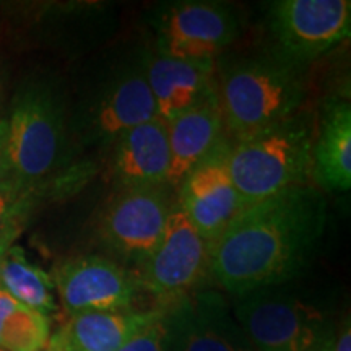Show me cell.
Returning a JSON list of instances; mask_svg holds the SVG:
<instances>
[{
	"label": "cell",
	"instance_id": "6da1fadb",
	"mask_svg": "<svg viewBox=\"0 0 351 351\" xmlns=\"http://www.w3.org/2000/svg\"><path fill=\"white\" fill-rule=\"evenodd\" d=\"M327 218V202L311 184L249 205L210 244L208 276L238 298L291 282L317 256Z\"/></svg>",
	"mask_w": 351,
	"mask_h": 351
},
{
	"label": "cell",
	"instance_id": "7a4b0ae2",
	"mask_svg": "<svg viewBox=\"0 0 351 351\" xmlns=\"http://www.w3.org/2000/svg\"><path fill=\"white\" fill-rule=\"evenodd\" d=\"M215 86L225 130L234 142L295 119L306 99L301 69L271 51L218 59Z\"/></svg>",
	"mask_w": 351,
	"mask_h": 351
},
{
	"label": "cell",
	"instance_id": "3957f363",
	"mask_svg": "<svg viewBox=\"0 0 351 351\" xmlns=\"http://www.w3.org/2000/svg\"><path fill=\"white\" fill-rule=\"evenodd\" d=\"M148 49L101 59L69 112V132L85 147H111L132 127L156 117L147 80Z\"/></svg>",
	"mask_w": 351,
	"mask_h": 351
},
{
	"label": "cell",
	"instance_id": "277c9868",
	"mask_svg": "<svg viewBox=\"0 0 351 351\" xmlns=\"http://www.w3.org/2000/svg\"><path fill=\"white\" fill-rule=\"evenodd\" d=\"M5 119L13 181L34 191L59 168L67 148V101L52 78H26Z\"/></svg>",
	"mask_w": 351,
	"mask_h": 351
},
{
	"label": "cell",
	"instance_id": "5b68a950",
	"mask_svg": "<svg viewBox=\"0 0 351 351\" xmlns=\"http://www.w3.org/2000/svg\"><path fill=\"white\" fill-rule=\"evenodd\" d=\"M228 171L249 205L309 184L313 176L309 127L295 117L274 129L232 142L228 152Z\"/></svg>",
	"mask_w": 351,
	"mask_h": 351
},
{
	"label": "cell",
	"instance_id": "8992f818",
	"mask_svg": "<svg viewBox=\"0 0 351 351\" xmlns=\"http://www.w3.org/2000/svg\"><path fill=\"white\" fill-rule=\"evenodd\" d=\"M232 314L256 351H324L335 327L320 307L276 287L239 296Z\"/></svg>",
	"mask_w": 351,
	"mask_h": 351
},
{
	"label": "cell",
	"instance_id": "52a82bcc",
	"mask_svg": "<svg viewBox=\"0 0 351 351\" xmlns=\"http://www.w3.org/2000/svg\"><path fill=\"white\" fill-rule=\"evenodd\" d=\"M271 52L304 69L350 38V0H276L269 8Z\"/></svg>",
	"mask_w": 351,
	"mask_h": 351
},
{
	"label": "cell",
	"instance_id": "ba28073f",
	"mask_svg": "<svg viewBox=\"0 0 351 351\" xmlns=\"http://www.w3.org/2000/svg\"><path fill=\"white\" fill-rule=\"evenodd\" d=\"M156 54L192 62H217L241 33V16L228 3L174 2L152 20Z\"/></svg>",
	"mask_w": 351,
	"mask_h": 351
},
{
	"label": "cell",
	"instance_id": "9c48e42d",
	"mask_svg": "<svg viewBox=\"0 0 351 351\" xmlns=\"http://www.w3.org/2000/svg\"><path fill=\"white\" fill-rule=\"evenodd\" d=\"M210 243L192 226L178 204L169 215L165 234L150 256L137 267L142 291L165 307L199 289L208 276Z\"/></svg>",
	"mask_w": 351,
	"mask_h": 351
},
{
	"label": "cell",
	"instance_id": "30bf717a",
	"mask_svg": "<svg viewBox=\"0 0 351 351\" xmlns=\"http://www.w3.org/2000/svg\"><path fill=\"white\" fill-rule=\"evenodd\" d=\"M169 186L121 187L98 223L101 243L124 261L140 265L163 238L176 207Z\"/></svg>",
	"mask_w": 351,
	"mask_h": 351
},
{
	"label": "cell",
	"instance_id": "8fae6325",
	"mask_svg": "<svg viewBox=\"0 0 351 351\" xmlns=\"http://www.w3.org/2000/svg\"><path fill=\"white\" fill-rule=\"evenodd\" d=\"M161 309L168 351H256L217 291L195 289Z\"/></svg>",
	"mask_w": 351,
	"mask_h": 351
},
{
	"label": "cell",
	"instance_id": "7c38bea8",
	"mask_svg": "<svg viewBox=\"0 0 351 351\" xmlns=\"http://www.w3.org/2000/svg\"><path fill=\"white\" fill-rule=\"evenodd\" d=\"M52 282L69 315L129 311L142 291L134 271L103 256L69 258L56 267Z\"/></svg>",
	"mask_w": 351,
	"mask_h": 351
},
{
	"label": "cell",
	"instance_id": "4fadbf2b",
	"mask_svg": "<svg viewBox=\"0 0 351 351\" xmlns=\"http://www.w3.org/2000/svg\"><path fill=\"white\" fill-rule=\"evenodd\" d=\"M230 145L223 140L178 187L179 210L210 244L249 207L228 171Z\"/></svg>",
	"mask_w": 351,
	"mask_h": 351
},
{
	"label": "cell",
	"instance_id": "5bb4252c",
	"mask_svg": "<svg viewBox=\"0 0 351 351\" xmlns=\"http://www.w3.org/2000/svg\"><path fill=\"white\" fill-rule=\"evenodd\" d=\"M166 125L171 155L166 184L174 189L181 186L186 176L225 140L226 130L217 86L213 93L178 114Z\"/></svg>",
	"mask_w": 351,
	"mask_h": 351
},
{
	"label": "cell",
	"instance_id": "9a60e30c",
	"mask_svg": "<svg viewBox=\"0 0 351 351\" xmlns=\"http://www.w3.org/2000/svg\"><path fill=\"white\" fill-rule=\"evenodd\" d=\"M112 176L121 187L168 186V125L160 117L125 130L111 145Z\"/></svg>",
	"mask_w": 351,
	"mask_h": 351
},
{
	"label": "cell",
	"instance_id": "2e32d148",
	"mask_svg": "<svg viewBox=\"0 0 351 351\" xmlns=\"http://www.w3.org/2000/svg\"><path fill=\"white\" fill-rule=\"evenodd\" d=\"M147 80L156 116L173 119L215 91V62H192L148 52Z\"/></svg>",
	"mask_w": 351,
	"mask_h": 351
},
{
	"label": "cell",
	"instance_id": "e0dca14e",
	"mask_svg": "<svg viewBox=\"0 0 351 351\" xmlns=\"http://www.w3.org/2000/svg\"><path fill=\"white\" fill-rule=\"evenodd\" d=\"M160 307L147 311H111L70 315L51 335L49 351H119L140 328L160 314Z\"/></svg>",
	"mask_w": 351,
	"mask_h": 351
},
{
	"label": "cell",
	"instance_id": "ac0fdd59",
	"mask_svg": "<svg viewBox=\"0 0 351 351\" xmlns=\"http://www.w3.org/2000/svg\"><path fill=\"white\" fill-rule=\"evenodd\" d=\"M313 174L333 192L351 187V106L345 98L327 99L317 140L313 142Z\"/></svg>",
	"mask_w": 351,
	"mask_h": 351
},
{
	"label": "cell",
	"instance_id": "d6986e66",
	"mask_svg": "<svg viewBox=\"0 0 351 351\" xmlns=\"http://www.w3.org/2000/svg\"><path fill=\"white\" fill-rule=\"evenodd\" d=\"M0 289L20 304L44 315L57 309L52 276L29 262L20 245L13 244L5 254L0 271Z\"/></svg>",
	"mask_w": 351,
	"mask_h": 351
},
{
	"label": "cell",
	"instance_id": "ffe728a7",
	"mask_svg": "<svg viewBox=\"0 0 351 351\" xmlns=\"http://www.w3.org/2000/svg\"><path fill=\"white\" fill-rule=\"evenodd\" d=\"M51 339L47 315L16 302L0 322V348L5 351H44Z\"/></svg>",
	"mask_w": 351,
	"mask_h": 351
},
{
	"label": "cell",
	"instance_id": "44dd1931",
	"mask_svg": "<svg viewBox=\"0 0 351 351\" xmlns=\"http://www.w3.org/2000/svg\"><path fill=\"white\" fill-rule=\"evenodd\" d=\"M33 204V191L15 181L0 186V241L19 238Z\"/></svg>",
	"mask_w": 351,
	"mask_h": 351
},
{
	"label": "cell",
	"instance_id": "7402d4cb",
	"mask_svg": "<svg viewBox=\"0 0 351 351\" xmlns=\"http://www.w3.org/2000/svg\"><path fill=\"white\" fill-rule=\"evenodd\" d=\"M161 309V307H160ZM119 351H168L166 340V327L163 320V309L152 322L140 328L137 333L130 337Z\"/></svg>",
	"mask_w": 351,
	"mask_h": 351
},
{
	"label": "cell",
	"instance_id": "603a6c76",
	"mask_svg": "<svg viewBox=\"0 0 351 351\" xmlns=\"http://www.w3.org/2000/svg\"><path fill=\"white\" fill-rule=\"evenodd\" d=\"M324 351H351V322L348 314L335 324Z\"/></svg>",
	"mask_w": 351,
	"mask_h": 351
},
{
	"label": "cell",
	"instance_id": "cb8c5ba5",
	"mask_svg": "<svg viewBox=\"0 0 351 351\" xmlns=\"http://www.w3.org/2000/svg\"><path fill=\"white\" fill-rule=\"evenodd\" d=\"M13 181L10 155H8L7 119L0 117V186Z\"/></svg>",
	"mask_w": 351,
	"mask_h": 351
},
{
	"label": "cell",
	"instance_id": "d4e9b609",
	"mask_svg": "<svg viewBox=\"0 0 351 351\" xmlns=\"http://www.w3.org/2000/svg\"><path fill=\"white\" fill-rule=\"evenodd\" d=\"M16 238H5L0 241V271H2V263H3V258H5V254L8 249L12 247L13 243H15Z\"/></svg>",
	"mask_w": 351,
	"mask_h": 351
},
{
	"label": "cell",
	"instance_id": "484cf974",
	"mask_svg": "<svg viewBox=\"0 0 351 351\" xmlns=\"http://www.w3.org/2000/svg\"><path fill=\"white\" fill-rule=\"evenodd\" d=\"M3 91H5V85H3V73L2 70H0V109H2V104H3Z\"/></svg>",
	"mask_w": 351,
	"mask_h": 351
},
{
	"label": "cell",
	"instance_id": "4316f807",
	"mask_svg": "<svg viewBox=\"0 0 351 351\" xmlns=\"http://www.w3.org/2000/svg\"><path fill=\"white\" fill-rule=\"evenodd\" d=\"M0 351H5V350H2V348H0Z\"/></svg>",
	"mask_w": 351,
	"mask_h": 351
},
{
	"label": "cell",
	"instance_id": "83f0119b",
	"mask_svg": "<svg viewBox=\"0 0 351 351\" xmlns=\"http://www.w3.org/2000/svg\"><path fill=\"white\" fill-rule=\"evenodd\" d=\"M44 351H49V350H47V348H46V350H44Z\"/></svg>",
	"mask_w": 351,
	"mask_h": 351
}]
</instances>
